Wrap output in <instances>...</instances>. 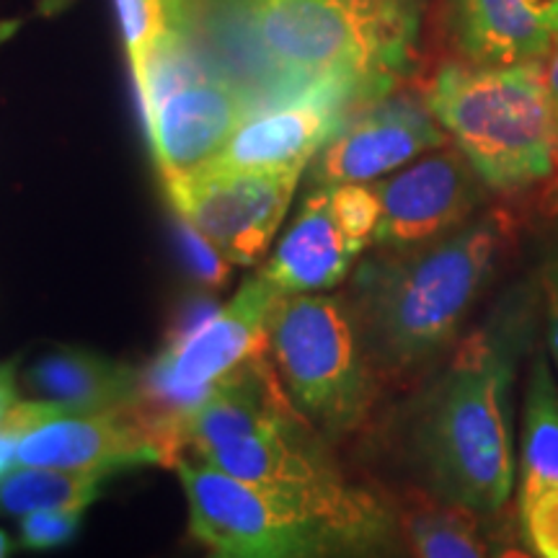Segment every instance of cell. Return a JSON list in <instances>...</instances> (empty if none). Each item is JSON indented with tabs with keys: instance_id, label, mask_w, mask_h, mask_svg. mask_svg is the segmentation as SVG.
Here are the masks:
<instances>
[{
	"instance_id": "6da1fadb",
	"label": "cell",
	"mask_w": 558,
	"mask_h": 558,
	"mask_svg": "<svg viewBox=\"0 0 558 558\" xmlns=\"http://www.w3.org/2000/svg\"><path fill=\"white\" fill-rule=\"evenodd\" d=\"M209 29L251 78L259 107L318 86L367 104L399 86L416 54L418 0H209Z\"/></svg>"
},
{
	"instance_id": "7a4b0ae2",
	"label": "cell",
	"mask_w": 558,
	"mask_h": 558,
	"mask_svg": "<svg viewBox=\"0 0 558 558\" xmlns=\"http://www.w3.org/2000/svg\"><path fill=\"white\" fill-rule=\"evenodd\" d=\"M267 349L241 362L181 418V452L192 450L230 476L337 522L367 554L393 546V509L344 478L320 429L282 388Z\"/></svg>"
},
{
	"instance_id": "3957f363",
	"label": "cell",
	"mask_w": 558,
	"mask_h": 558,
	"mask_svg": "<svg viewBox=\"0 0 558 558\" xmlns=\"http://www.w3.org/2000/svg\"><path fill=\"white\" fill-rule=\"evenodd\" d=\"M535 300L527 284L509 290L418 401L409 448L432 497L481 514L499 512L512 497V388L535 341Z\"/></svg>"
},
{
	"instance_id": "277c9868",
	"label": "cell",
	"mask_w": 558,
	"mask_h": 558,
	"mask_svg": "<svg viewBox=\"0 0 558 558\" xmlns=\"http://www.w3.org/2000/svg\"><path fill=\"white\" fill-rule=\"evenodd\" d=\"M497 215L360 267L352 308L375 367L409 373L435 360L486 290L505 246Z\"/></svg>"
},
{
	"instance_id": "5b68a950",
	"label": "cell",
	"mask_w": 558,
	"mask_h": 558,
	"mask_svg": "<svg viewBox=\"0 0 558 558\" xmlns=\"http://www.w3.org/2000/svg\"><path fill=\"white\" fill-rule=\"evenodd\" d=\"M427 107L486 190L518 194L556 177L558 114L541 60L448 62L429 83Z\"/></svg>"
},
{
	"instance_id": "8992f818",
	"label": "cell",
	"mask_w": 558,
	"mask_h": 558,
	"mask_svg": "<svg viewBox=\"0 0 558 558\" xmlns=\"http://www.w3.org/2000/svg\"><path fill=\"white\" fill-rule=\"evenodd\" d=\"M269 352L298 409L326 435H349L378 396L375 367L352 303L344 298L284 295L269 324Z\"/></svg>"
},
{
	"instance_id": "52a82bcc",
	"label": "cell",
	"mask_w": 558,
	"mask_h": 558,
	"mask_svg": "<svg viewBox=\"0 0 558 558\" xmlns=\"http://www.w3.org/2000/svg\"><path fill=\"white\" fill-rule=\"evenodd\" d=\"M173 469L190 501L192 535L215 556L308 558L367 554L365 546L337 522L230 476L207 460L179 452Z\"/></svg>"
},
{
	"instance_id": "ba28073f",
	"label": "cell",
	"mask_w": 558,
	"mask_h": 558,
	"mask_svg": "<svg viewBox=\"0 0 558 558\" xmlns=\"http://www.w3.org/2000/svg\"><path fill=\"white\" fill-rule=\"evenodd\" d=\"M284 295L288 292L275 288L264 275L251 277L199 331L184 341H171L140 373L135 407L173 452H181V418L197 409L241 362L269 347L271 316Z\"/></svg>"
},
{
	"instance_id": "9c48e42d",
	"label": "cell",
	"mask_w": 558,
	"mask_h": 558,
	"mask_svg": "<svg viewBox=\"0 0 558 558\" xmlns=\"http://www.w3.org/2000/svg\"><path fill=\"white\" fill-rule=\"evenodd\" d=\"M303 169H197L166 181L179 218L192 222L233 264H254L282 226Z\"/></svg>"
},
{
	"instance_id": "30bf717a",
	"label": "cell",
	"mask_w": 558,
	"mask_h": 558,
	"mask_svg": "<svg viewBox=\"0 0 558 558\" xmlns=\"http://www.w3.org/2000/svg\"><path fill=\"white\" fill-rule=\"evenodd\" d=\"M256 109L254 94L213 65L179 83L143 117L160 177H186L218 158Z\"/></svg>"
},
{
	"instance_id": "8fae6325",
	"label": "cell",
	"mask_w": 558,
	"mask_h": 558,
	"mask_svg": "<svg viewBox=\"0 0 558 558\" xmlns=\"http://www.w3.org/2000/svg\"><path fill=\"white\" fill-rule=\"evenodd\" d=\"M143 463L173 465V452L135 403L52 416L26 429L16 445V465L114 473Z\"/></svg>"
},
{
	"instance_id": "7c38bea8",
	"label": "cell",
	"mask_w": 558,
	"mask_h": 558,
	"mask_svg": "<svg viewBox=\"0 0 558 558\" xmlns=\"http://www.w3.org/2000/svg\"><path fill=\"white\" fill-rule=\"evenodd\" d=\"M375 186L383 205L375 243L386 251L418 246L465 226L486 190L458 148L432 153Z\"/></svg>"
},
{
	"instance_id": "4fadbf2b",
	"label": "cell",
	"mask_w": 558,
	"mask_h": 558,
	"mask_svg": "<svg viewBox=\"0 0 558 558\" xmlns=\"http://www.w3.org/2000/svg\"><path fill=\"white\" fill-rule=\"evenodd\" d=\"M442 145L445 130L429 107L409 96L388 94L354 111L344 128L316 153L313 181L318 186L373 181Z\"/></svg>"
},
{
	"instance_id": "5bb4252c",
	"label": "cell",
	"mask_w": 558,
	"mask_h": 558,
	"mask_svg": "<svg viewBox=\"0 0 558 558\" xmlns=\"http://www.w3.org/2000/svg\"><path fill=\"white\" fill-rule=\"evenodd\" d=\"M448 26L463 60L535 62L558 39V0H450Z\"/></svg>"
},
{
	"instance_id": "9a60e30c",
	"label": "cell",
	"mask_w": 558,
	"mask_h": 558,
	"mask_svg": "<svg viewBox=\"0 0 558 558\" xmlns=\"http://www.w3.org/2000/svg\"><path fill=\"white\" fill-rule=\"evenodd\" d=\"M357 251L349 246L329 209V186H318L300 207L282 243L262 275L288 295L339 284Z\"/></svg>"
},
{
	"instance_id": "2e32d148",
	"label": "cell",
	"mask_w": 558,
	"mask_h": 558,
	"mask_svg": "<svg viewBox=\"0 0 558 558\" xmlns=\"http://www.w3.org/2000/svg\"><path fill=\"white\" fill-rule=\"evenodd\" d=\"M26 386L70 414H94L135 403L140 373L83 349H52L26 369Z\"/></svg>"
},
{
	"instance_id": "e0dca14e",
	"label": "cell",
	"mask_w": 558,
	"mask_h": 558,
	"mask_svg": "<svg viewBox=\"0 0 558 558\" xmlns=\"http://www.w3.org/2000/svg\"><path fill=\"white\" fill-rule=\"evenodd\" d=\"M518 507L558 486V383L543 349L533 354L522 409Z\"/></svg>"
},
{
	"instance_id": "ac0fdd59",
	"label": "cell",
	"mask_w": 558,
	"mask_h": 558,
	"mask_svg": "<svg viewBox=\"0 0 558 558\" xmlns=\"http://www.w3.org/2000/svg\"><path fill=\"white\" fill-rule=\"evenodd\" d=\"M476 509L448 499H422L403 514L401 530L414 556L481 558L492 554Z\"/></svg>"
},
{
	"instance_id": "d6986e66",
	"label": "cell",
	"mask_w": 558,
	"mask_h": 558,
	"mask_svg": "<svg viewBox=\"0 0 558 558\" xmlns=\"http://www.w3.org/2000/svg\"><path fill=\"white\" fill-rule=\"evenodd\" d=\"M107 471L19 465L0 478V512L26 514L34 509H86L99 497Z\"/></svg>"
},
{
	"instance_id": "ffe728a7",
	"label": "cell",
	"mask_w": 558,
	"mask_h": 558,
	"mask_svg": "<svg viewBox=\"0 0 558 558\" xmlns=\"http://www.w3.org/2000/svg\"><path fill=\"white\" fill-rule=\"evenodd\" d=\"M130 65L137 68L148 54L177 32L194 21L186 0H114Z\"/></svg>"
},
{
	"instance_id": "44dd1931",
	"label": "cell",
	"mask_w": 558,
	"mask_h": 558,
	"mask_svg": "<svg viewBox=\"0 0 558 558\" xmlns=\"http://www.w3.org/2000/svg\"><path fill=\"white\" fill-rule=\"evenodd\" d=\"M329 209L344 239L357 254L365 251L378 233L383 205L378 186H367V181H344L329 186Z\"/></svg>"
},
{
	"instance_id": "7402d4cb",
	"label": "cell",
	"mask_w": 558,
	"mask_h": 558,
	"mask_svg": "<svg viewBox=\"0 0 558 558\" xmlns=\"http://www.w3.org/2000/svg\"><path fill=\"white\" fill-rule=\"evenodd\" d=\"M520 533L530 554L558 558V486L520 507Z\"/></svg>"
},
{
	"instance_id": "603a6c76",
	"label": "cell",
	"mask_w": 558,
	"mask_h": 558,
	"mask_svg": "<svg viewBox=\"0 0 558 558\" xmlns=\"http://www.w3.org/2000/svg\"><path fill=\"white\" fill-rule=\"evenodd\" d=\"M81 514L83 509H34L21 514V543L34 550L65 546L78 533Z\"/></svg>"
},
{
	"instance_id": "cb8c5ba5",
	"label": "cell",
	"mask_w": 558,
	"mask_h": 558,
	"mask_svg": "<svg viewBox=\"0 0 558 558\" xmlns=\"http://www.w3.org/2000/svg\"><path fill=\"white\" fill-rule=\"evenodd\" d=\"M177 246L181 251V259L199 282L215 284V288L228 282L230 262L184 218L177 222Z\"/></svg>"
},
{
	"instance_id": "d4e9b609",
	"label": "cell",
	"mask_w": 558,
	"mask_h": 558,
	"mask_svg": "<svg viewBox=\"0 0 558 558\" xmlns=\"http://www.w3.org/2000/svg\"><path fill=\"white\" fill-rule=\"evenodd\" d=\"M541 298L546 308V329H548V352L558 373V248L550 251L543 262L541 271Z\"/></svg>"
},
{
	"instance_id": "484cf974",
	"label": "cell",
	"mask_w": 558,
	"mask_h": 558,
	"mask_svg": "<svg viewBox=\"0 0 558 558\" xmlns=\"http://www.w3.org/2000/svg\"><path fill=\"white\" fill-rule=\"evenodd\" d=\"M218 311H220L218 305L207 298H197V300H192V303H186L184 308L179 311L177 324H173L171 341H184L186 337H192V333L199 331L202 326H205Z\"/></svg>"
},
{
	"instance_id": "4316f807",
	"label": "cell",
	"mask_w": 558,
	"mask_h": 558,
	"mask_svg": "<svg viewBox=\"0 0 558 558\" xmlns=\"http://www.w3.org/2000/svg\"><path fill=\"white\" fill-rule=\"evenodd\" d=\"M16 401V373H13V365L3 362V365H0V418L5 416V411H9Z\"/></svg>"
},
{
	"instance_id": "83f0119b",
	"label": "cell",
	"mask_w": 558,
	"mask_h": 558,
	"mask_svg": "<svg viewBox=\"0 0 558 558\" xmlns=\"http://www.w3.org/2000/svg\"><path fill=\"white\" fill-rule=\"evenodd\" d=\"M543 78H546L550 101H554L556 114H558V39L554 41L546 58H543Z\"/></svg>"
},
{
	"instance_id": "f1b7e54d",
	"label": "cell",
	"mask_w": 558,
	"mask_h": 558,
	"mask_svg": "<svg viewBox=\"0 0 558 558\" xmlns=\"http://www.w3.org/2000/svg\"><path fill=\"white\" fill-rule=\"evenodd\" d=\"M16 445H19V435H13V432L0 427V478L16 465Z\"/></svg>"
},
{
	"instance_id": "f546056e",
	"label": "cell",
	"mask_w": 558,
	"mask_h": 558,
	"mask_svg": "<svg viewBox=\"0 0 558 558\" xmlns=\"http://www.w3.org/2000/svg\"><path fill=\"white\" fill-rule=\"evenodd\" d=\"M9 554H11V541H9V535H5L3 530H0V558L9 556Z\"/></svg>"
}]
</instances>
